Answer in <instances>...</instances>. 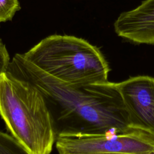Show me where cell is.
I'll return each mask as SVG.
<instances>
[{
    "instance_id": "1",
    "label": "cell",
    "mask_w": 154,
    "mask_h": 154,
    "mask_svg": "<svg viewBox=\"0 0 154 154\" xmlns=\"http://www.w3.org/2000/svg\"><path fill=\"white\" fill-rule=\"evenodd\" d=\"M7 71L34 86L48 109L58 137L123 132L132 129L115 82L73 86L46 73L16 54Z\"/></svg>"
},
{
    "instance_id": "2",
    "label": "cell",
    "mask_w": 154,
    "mask_h": 154,
    "mask_svg": "<svg viewBox=\"0 0 154 154\" xmlns=\"http://www.w3.org/2000/svg\"><path fill=\"white\" fill-rule=\"evenodd\" d=\"M0 116L30 154L51 153L56 137L41 93L8 71L0 76Z\"/></svg>"
},
{
    "instance_id": "3",
    "label": "cell",
    "mask_w": 154,
    "mask_h": 154,
    "mask_svg": "<svg viewBox=\"0 0 154 154\" xmlns=\"http://www.w3.org/2000/svg\"><path fill=\"white\" fill-rule=\"evenodd\" d=\"M50 75L73 86L108 81V63L100 49L75 36L52 35L22 54Z\"/></svg>"
},
{
    "instance_id": "4",
    "label": "cell",
    "mask_w": 154,
    "mask_h": 154,
    "mask_svg": "<svg viewBox=\"0 0 154 154\" xmlns=\"http://www.w3.org/2000/svg\"><path fill=\"white\" fill-rule=\"evenodd\" d=\"M59 154H154V137L132 129L123 132L58 137Z\"/></svg>"
},
{
    "instance_id": "5",
    "label": "cell",
    "mask_w": 154,
    "mask_h": 154,
    "mask_svg": "<svg viewBox=\"0 0 154 154\" xmlns=\"http://www.w3.org/2000/svg\"><path fill=\"white\" fill-rule=\"evenodd\" d=\"M116 84L130 127L154 137V77L136 76Z\"/></svg>"
},
{
    "instance_id": "6",
    "label": "cell",
    "mask_w": 154,
    "mask_h": 154,
    "mask_svg": "<svg viewBox=\"0 0 154 154\" xmlns=\"http://www.w3.org/2000/svg\"><path fill=\"white\" fill-rule=\"evenodd\" d=\"M116 33L137 44L154 45V0L122 13L114 23Z\"/></svg>"
},
{
    "instance_id": "7",
    "label": "cell",
    "mask_w": 154,
    "mask_h": 154,
    "mask_svg": "<svg viewBox=\"0 0 154 154\" xmlns=\"http://www.w3.org/2000/svg\"><path fill=\"white\" fill-rule=\"evenodd\" d=\"M0 154H30L13 137L0 131Z\"/></svg>"
},
{
    "instance_id": "8",
    "label": "cell",
    "mask_w": 154,
    "mask_h": 154,
    "mask_svg": "<svg viewBox=\"0 0 154 154\" xmlns=\"http://www.w3.org/2000/svg\"><path fill=\"white\" fill-rule=\"evenodd\" d=\"M20 9L18 0H0V23L11 20Z\"/></svg>"
},
{
    "instance_id": "9",
    "label": "cell",
    "mask_w": 154,
    "mask_h": 154,
    "mask_svg": "<svg viewBox=\"0 0 154 154\" xmlns=\"http://www.w3.org/2000/svg\"><path fill=\"white\" fill-rule=\"evenodd\" d=\"M10 62V56L5 45L0 39V76L7 72Z\"/></svg>"
}]
</instances>
